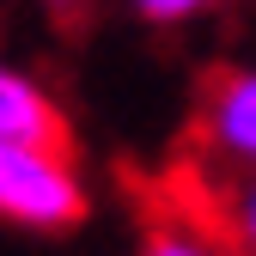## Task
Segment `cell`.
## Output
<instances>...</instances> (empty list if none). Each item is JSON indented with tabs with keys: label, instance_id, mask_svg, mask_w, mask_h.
<instances>
[{
	"label": "cell",
	"instance_id": "6da1fadb",
	"mask_svg": "<svg viewBox=\"0 0 256 256\" xmlns=\"http://www.w3.org/2000/svg\"><path fill=\"white\" fill-rule=\"evenodd\" d=\"M92 196L68 146L0 140V226L12 232H74Z\"/></svg>",
	"mask_w": 256,
	"mask_h": 256
},
{
	"label": "cell",
	"instance_id": "7a4b0ae2",
	"mask_svg": "<svg viewBox=\"0 0 256 256\" xmlns=\"http://www.w3.org/2000/svg\"><path fill=\"white\" fill-rule=\"evenodd\" d=\"M196 158L214 177L256 171V61L220 68L196 98Z\"/></svg>",
	"mask_w": 256,
	"mask_h": 256
},
{
	"label": "cell",
	"instance_id": "3957f363",
	"mask_svg": "<svg viewBox=\"0 0 256 256\" xmlns=\"http://www.w3.org/2000/svg\"><path fill=\"white\" fill-rule=\"evenodd\" d=\"M0 140L68 146V110H61L55 92L30 68H18V61H0Z\"/></svg>",
	"mask_w": 256,
	"mask_h": 256
},
{
	"label": "cell",
	"instance_id": "277c9868",
	"mask_svg": "<svg viewBox=\"0 0 256 256\" xmlns=\"http://www.w3.org/2000/svg\"><path fill=\"white\" fill-rule=\"evenodd\" d=\"M214 232L238 256H256V171L214 177Z\"/></svg>",
	"mask_w": 256,
	"mask_h": 256
},
{
	"label": "cell",
	"instance_id": "5b68a950",
	"mask_svg": "<svg viewBox=\"0 0 256 256\" xmlns=\"http://www.w3.org/2000/svg\"><path fill=\"white\" fill-rule=\"evenodd\" d=\"M134 256H238V250L220 238V232L196 226V220H158V226L140 232Z\"/></svg>",
	"mask_w": 256,
	"mask_h": 256
},
{
	"label": "cell",
	"instance_id": "8992f818",
	"mask_svg": "<svg viewBox=\"0 0 256 256\" xmlns=\"http://www.w3.org/2000/svg\"><path fill=\"white\" fill-rule=\"evenodd\" d=\"M128 12H134L140 24H158V30H177V24H196L208 12H220L226 0H122Z\"/></svg>",
	"mask_w": 256,
	"mask_h": 256
},
{
	"label": "cell",
	"instance_id": "52a82bcc",
	"mask_svg": "<svg viewBox=\"0 0 256 256\" xmlns=\"http://www.w3.org/2000/svg\"><path fill=\"white\" fill-rule=\"evenodd\" d=\"M43 6H49V12H55V18H74V12H80V6H86V0H43Z\"/></svg>",
	"mask_w": 256,
	"mask_h": 256
}]
</instances>
